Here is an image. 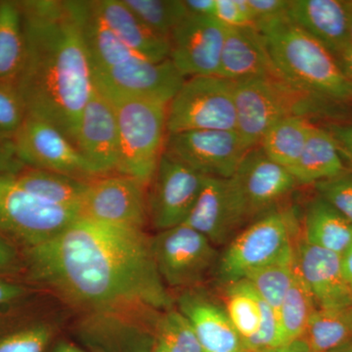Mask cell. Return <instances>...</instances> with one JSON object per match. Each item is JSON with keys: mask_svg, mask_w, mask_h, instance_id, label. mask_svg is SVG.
I'll use <instances>...</instances> for the list:
<instances>
[{"mask_svg": "<svg viewBox=\"0 0 352 352\" xmlns=\"http://www.w3.org/2000/svg\"><path fill=\"white\" fill-rule=\"evenodd\" d=\"M24 259L32 279L85 310L118 314L175 307L144 230L80 215L55 237L25 249Z\"/></svg>", "mask_w": 352, "mask_h": 352, "instance_id": "obj_1", "label": "cell"}, {"mask_svg": "<svg viewBox=\"0 0 352 352\" xmlns=\"http://www.w3.org/2000/svg\"><path fill=\"white\" fill-rule=\"evenodd\" d=\"M25 60L17 85L29 115L50 122L75 144L83 108L94 90L91 65L76 1H18Z\"/></svg>", "mask_w": 352, "mask_h": 352, "instance_id": "obj_2", "label": "cell"}, {"mask_svg": "<svg viewBox=\"0 0 352 352\" xmlns=\"http://www.w3.org/2000/svg\"><path fill=\"white\" fill-rule=\"evenodd\" d=\"M280 75L316 98L352 100V83L335 55L289 19L288 13L258 30Z\"/></svg>", "mask_w": 352, "mask_h": 352, "instance_id": "obj_3", "label": "cell"}, {"mask_svg": "<svg viewBox=\"0 0 352 352\" xmlns=\"http://www.w3.org/2000/svg\"><path fill=\"white\" fill-rule=\"evenodd\" d=\"M300 226L293 208H274L252 221L228 245L217 271L223 285L263 266L296 258Z\"/></svg>", "mask_w": 352, "mask_h": 352, "instance_id": "obj_4", "label": "cell"}, {"mask_svg": "<svg viewBox=\"0 0 352 352\" xmlns=\"http://www.w3.org/2000/svg\"><path fill=\"white\" fill-rule=\"evenodd\" d=\"M120 136L118 175L149 186L168 138V107L159 102L120 97L112 99Z\"/></svg>", "mask_w": 352, "mask_h": 352, "instance_id": "obj_5", "label": "cell"}, {"mask_svg": "<svg viewBox=\"0 0 352 352\" xmlns=\"http://www.w3.org/2000/svg\"><path fill=\"white\" fill-rule=\"evenodd\" d=\"M234 82L237 127L250 148L261 143L265 132L285 118H307L314 112V96L300 91L281 76H264Z\"/></svg>", "mask_w": 352, "mask_h": 352, "instance_id": "obj_6", "label": "cell"}, {"mask_svg": "<svg viewBox=\"0 0 352 352\" xmlns=\"http://www.w3.org/2000/svg\"><path fill=\"white\" fill-rule=\"evenodd\" d=\"M80 217L73 208L36 198L13 175H0V236L25 249L43 244Z\"/></svg>", "mask_w": 352, "mask_h": 352, "instance_id": "obj_7", "label": "cell"}, {"mask_svg": "<svg viewBox=\"0 0 352 352\" xmlns=\"http://www.w3.org/2000/svg\"><path fill=\"white\" fill-rule=\"evenodd\" d=\"M234 82L220 76L185 80L168 104V133L192 131H236Z\"/></svg>", "mask_w": 352, "mask_h": 352, "instance_id": "obj_8", "label": "cell"}, {"mask_svg": "<svg viewBox=\"0 0 352 352\" xmlns=\"http://www.w3.org/2000/svg\"><path fill=\"white\" fill-rule=\"evenodd\" d=\"M151 243L166 288H198L219 263L214 245L187 224L160 231L151 237Z\"/></svg>", "mask_w": 352, "mask_h": 352, "instance_id": "obj_9", "label": "cell"}, {"mask_svg": "<svg viewBox=\"0 0 352 352\" xmlns=\"http://www.w3.org/2000/svg\"><path fill=\"white\" fill-rule=\"evenodd\" d=\"M13 143L18 159L28 168L53 171L85 182L104 176L63 132L29 113Z\"/></svg>", "mask_w": 352, "mask_h": 352, "instance_id": "obj_10", "label": "cell"}, {"mask_svg": "<svg viewBox=\"0 0 352 352\" xmlns=\"http://www.w3.org/2000/svg\"><path fill=\"white\" fill-rule=\"evenodd\" d=\"M94 87L109 100L120 97L168 105L184 78L170 59L155 62L136 56L112 68L92 72Z\"/></svg>", "mask_w": 352, "mask_h": 352, "instance_id": "obj_11", "label": "cell"}, {"mask_svg": "<svg viewBox=\"0 0 352 352\" xmlns=\"http://www.w3.org/2000/svg\"><path fill=\"white\" fill-rule=\"evenodd\" d=\"M252 222L233 176H205L200 194L184 224L195 229L217 247L228 245Z\"/></svg>", "mask_w": 352, "mask_h": 352, "instance_id": "obj_12", "label": "cell"}, {"mask_svg": "<svg viewBox=\"0 0 352 352\" xmlns=\"http://www.w3.org/2000/svg\"><path fill=\"white\" fill-rule=\"evenodd\" d=\"M148 187L122 175H109L88 183L80 217L109 226L144 230L149 222Z\"/></svg>", "mask_w": 352, "mask_h": 352, "instance_id": "obj_13", "label": "cell"}, {"mask_svg": "<svg viewBox=\"0 0 352 352\" xmlns=\"http://www.w3.org/2000/svg\"><path fill=\"white\" fill-rule=\"evenodd\" d=\"M204 179L205 176L164 153L147 190L149 222L157 232L186 221Z\"/></svg>", "mask_w": 352, "mask_h": 352, "instance_id": "obj_14", "label": "cell"}, {"mask_svg": "<svg viewBox=\"0 0 352 352\" xmlns=\"http://www.w3.org/2000/svg\"><path fill=\"white\" fill-rule=\"evenodd\" d=\"M251 149L237 131H192L168 134L164 152L201 175L230 178Z\"/></svg>", "mask_w": 352, "mask_h": 352, "instance_id": "obj_15", "label": "cell"}, {"mask_svg": "<svg viewBox=\"0 0 352 352\" xmlns=\"http://www.w3.org/2000/svg\"><path fill=\"white\" fill-rule=\"evenodd\" d=\"M226 28L214 18L189 15L170 36V60L184 78L219 75Z\"/></svg>", "mask_w": 352, "mask_h": 352, "instance_id": "obj_16", "label": "cell"}, {"mask_svg": "<svg viewBox=\"0 0 352 352\" xmlns=\"http://www.w3.org/2000/svg\"><path fill=\"white\" fill-rule=\"evenodd\" d=\"M75 145L101 175L117 173L120 136L115 110L95 87L80 116Z\"/></svg>", "mask_w": 352, "mask_h": 352, "instance_id": "obj_17", "label": "cell"}, {"mask_svg": "<svg viewBox=\"0 0 352 352\" xmlns=\"http://www.w3.org/2000/svg\"><path fill=\"white\" fill-rule=\"evenodd\" d=\"M233 177L252 221L276 208L298 185L293 175L266 156L259 146L248 152Z\"/></svg>", "mask_w": 352, "mask_h": 352, "instance_id": "obj_18", "label": "cell"}, {"mask_svg": "<svg viewBox=\"0 0 352 352\" xmlns=\"http://www.w3.org/2000/svg\"><path fill=\"white\" fill-rule=\"evenodd\" d=\"M296 265L318 308L352 305V289L342 273L340 254L303 240L296 247Z\"/></svg>", "mask_w": 352, "mask_h": 352, "instance_id": "obj_19", "label": "cell"}, {"mask_svg": "<svg viewBox=\"0 0 352 352\" xmlns=\"http://www.w3.org/2000/svg\"><path fill=\"white\" fill-rule=\"evenodd\" d=\"M177 309L190 322L204 352H243L242 339L224 307L197 288L183 289Z\"/></svg>", "mask_w": 352, "mask_h": 352, "instance_id": "obj_20", "label": "cell"}, {"mask_svg": "<svg viewBox=\"0 0 352 352\" xmlns=\"http://www.w3.org/2000/svg\"><path fill=\"white\" fill-rule=\"evenodd\" d=\"M273 75L281 76L271 59L263 34L252 25L226 28L217 76L239 82Z\"/></svg>", "mask_w": 352, "mask_h": 352, "instance_id": "obj_21", "label": "cell"}, {"mask_svg": "<svg viewBox=\"0 0 352 352\" xmlns=\"http://www.w3.org/2000/svg\"><path fill=\"white\" fill-rule=\"evenodd\" d=\"M289 19L323 44L336 58L349 44L347 1L342 0H289Z\"/></svg>", "mask_w": 352, "mask_h": 352, "instance_id": "obj_22", "label": "cell"}, {"mask_svg": "<svg viewBox=\"0 0 352 352\" xmlns=\"http://www.w3.org/2000/svg\"><path fill=\"white\" fill-rule=\"evenodd\" d=\"M94 4L102 20L132 52L155 62L170 59V38L148 28L124 0H97Z\"/></svg>", "mask_w": 352, "mask_h": 352, "instance_id": "obj_23", "label": "cell"}, {"mask_svg": "<svg viewBox=\"0 0 352 352\" xmlns=\"http://www.w3.org/2000/svg\"><path fill=\"white\" fill-rule=\"evenodd\" d=\"M76 11L92 72L112 68L138 56L102 20L94 1H76Z\"/></svg>", "mask_w": 352, "mask_h": 352, "instance_id": "obj_24", "label": "cell"}, {"mask_svg": "<svg viewBox=\"0 0 352 352\" xmlns=\"http://www.w3.org/2000/svg\"><path fill=\"white\" fill-rule=\"evenodd\" d=\"M289 171L298 184H316L342 175L346 168L330 133L314 126L300 159Z\"/></svg>", "mask_w": 352, "mask_h": 352, "instance_id": "obj_25", "label": "cell"}, {"mask_svg": "<svg viewBox=\"0 0 352 352\" xmlns=\"http://www.w3.org/2000/svg\"><path fill=\"white\" fill-rule=\"evenodd\" d=\"M303 234L308 244L342 256L352 243V223L318 197L305 210Z\"/></svg>", "mask_w": 352, "mask_h": 352, "instance_id": "obj_26", "label": "cell"}, {"mask_svg": "<svg viewBox=\"0 0 352 352\" xmlns=\"http://www.w3.org/2000/svg\"><path fill=\"white\" fill-rule=\"evenodd\" d=\"M25 191L51 205L73 208L80 212L88 183L71 176L25 166L13 175Z\"/></svg>", "mask_w": 352, "mask_h": 352, "instance_id": "obj_27", "label": "cell"}, {"mask_svg": "<svg viewBox=\"0 0 352 352\" xmlns=\"http://www.w3.org/2000/svg\"><path fill=\"white\" fill-rule=\"evenodd\" d=\"M25 36L18 1L0 0V80L17 83L24 68Z\"/></svg>", "mask_w": 352, "mask_h": 352, "instance_id": "obj_28", "label": "cell"}, {"mask_svg": "<svg viewBox=\"0 0 352 352\" xmlns=\"http://www.w3.org/2000/svg\"><path fill=\"white\" fill-rule=\"evenodd\" d=\"M314 126L308 118H285L265 132L258 146L266 156L289 170L300 159Z\"/></svg>", "mask_w": 352, "mask_h": 352, "instance_id": "obj_29", "label": "cell"}, {"mask_svg": "<svg viewBox=\"0 0 352 352\" xmlns=\"http://www.w3.org/2000/svg\"><path fill=\"white\" fill-rule=\"evenodd\" d=\"M302 338L312 352H329L352 342V305L316 308Z\"/></svg>", "mask_w": 352, "mask_h": 352, "instance_id": "obj_30", "label": "cell"}, {"mask_svg": "<svg viewBox=\"0 0 352 352\" xmlns=\"http://www.w3.org/2000/svg\"><path fill=\"white\" fill-rule=\"evenodd\" d=\"M226 314L231 323L245 340L258 332L263 321V300L245 279L226 285Z\"/></svg>", "mask_w": 352, "mask_h": 352, "instance_id": "obj_31", "label": "cell"}, {"mask_svg": "<svg viewBox=\"0 0 352 352\" xmlns=\"http://www.w3.org/2000/svg\"><path fill=\"white\" fill-rule=\"evenodd\" d=\"M315 305L314 296L296 268L293 283L277 314L281 346L302 337L316 309Z\"/></svg>", "mask_w": 352, "mask_h": 352, "instance_id": "obj_32", "label": "cell"}, {"mask_svg": "<svg viewBox=\"0 0 352 352\" xmlns=\"http://www.w3.org/2000/svg\"><path fill=\"white\" fill-rule=\"evenodd\" d=\"M296 268V258L278 261L251 271L244 279L250 282L259 298L277 314L293 283Z\"/></svg>", "mask_w": 352, "mask_h": 352, "instance_id": "obj_33", "label": "cell"}, {"mask_svg": "<svg viewBox=\"0 0 352 352\" xmlns=\"http://www.w3.org/2000/svg\"><path fill=\"white\" fill-rule=\"evenodd\" d=\"M148 28L170 38L171 32L189 15L179 0H124Z\"/></svg>", "mask_w": 352, "mask_h": 352, "instance_id": "obj_34", "label": "cell"}, {"mask_svg": "<svg viewBox=\"0 0 352 352\" xmlns=\"http://www.w3.org/2000/svg\"><path fill=\"white\" fill-rule=\"evenodd\" d=\"M155 340L168 352H204L188 319L176 307L161 312Z\"/></svg>", "mask_w": 352, "mask_h": 352, "instance_id": "obj_35", "label": "cell"}, {"mask_svg": "<svg viewBox=\"0 0 352 352\" xmlns=\"http://www.w3.org/2000/svg\"><path fill=\"white\" fill-rule=\"evenodd\" d=\"M53 330L43 322H31L0 330V352H45Z\"/></svg>", "mask_w": 352, "mask_h": 352, "instance_id": "obj_36", "label": "cell"}, {"mask_svg": "<svg viewBox=\"0 0 352 352\" xmlns=\"http://www.w3.org/2000/svg\"><path fill=\"white\" fill-rule=\"evenodd\" d=\"M27 115L17 85L0 80V140L13 141Z\"/></svg>", "mask_w": 352, "mask_h": 352, "instance_id": "obj_37", "label": "cell"}, {"mask_svg": "<svg viewBox=\"0 0 352 352\" xmlns=\"http://www.w3.org/2000/svg\"><path fill=\"white\" fill-rule=\"evenodd\" d=\"M319 197L330 204L352 223V173H342L337 177L316 183Z\"/></svg>", "mask_w": 352, "mask_h": 352, "instance_id": "obj_38", "label": "cell"}, {"mask_svg": "<svg viewBox=\"0 0 352 352\" xmlns=\"http://www.w3.org/2000/svg\"><path fill=\"white\" fill-rule=\"evenodd\" d=\"M214 18L226 28L254 27L247 0H215Z\"/></svg>", "mask_w": 352, "mask_h": 352, "instance_id": "obj_39", "label": "cell"}, {"mask_svg": "<svg viewBox=\"0 0 352 352\" xmlns=\"http://www.w3.org/2000/svg\"><path fill=\"white\" fill-rule=\"evenodd\" d=\"M289 0H247L252 25L261 29L288 13Z\"/></svg>", "mask_w": 352, "mask_h": 352, "instance_id": "obj_40", "label": "cell"}, {"mask_svg": "<svg viewBox=\"0 0 352 352\" xmlns=\"http://www.w3.org/2000/svg\"><path fill=\"white\" fill-rule=\"evenodd\" d=\"M324 129L332 136L344 164L352 168V122L330 124Z\"/></svg>", "mask_w": 352, "mask_h": 352, "instance_id": "obj_41", "label": "cell"}, {"mask_svg": "<svg viewBox=\"0 0 352 352\" xmlns=\"http://www.w3.org/2000/svg\"><path fill=\"white\" fill-rule=\"evenodd\" d=\"M29 295V289L22 284L0 277V310L22 302Z\"/></svg>", "mask_w": 352, "mask_h": 352, "instance_id": "obj_42", "label": "cell"}, {"mask_svg": "<svg viewBox=\"0 0 352 352\" xmlns=\"http://www.w3.org/2000/svg\"><path fill=\"white\" fill-rule=\"evenodd\" d=\"M24 168L16 155L13 141L0 140V175H16Z\"/></svg>", "mask_w": 352, "mask_h": 352, "instance_id": "obj_43", "label": "cell"}, {"mask_svg": "<svg viewBox=\"0 0 352 352\" xmlns=\"http://www.w3.org/2000/svg\"><path fill=\"white\" fill-rule=\"evenodd\" d=\"M19 263V254L12 243L0 236V272L13 271Z\"/></svg>", "mask_w": 352, "mask_h": 352, "instance_id": "obj_44", "label": "cell"}, {"mask_svg": "<svg viewBox=\"0 0 352 352\" xmlns=\"http://www.w3.org/2000/svg\"><path fill=\"white\" fill-rule=\"evenodd\" d=\"M184 4L190 15L214 18L215 0H185Z\"/></svg>", "mask_w": 352, "mask_h": 352, "instance_id": "obj_45", "label": "cell"}, {"mask_svg": "<svg viewBox=\"0 0 352 352\" xmlns=\"http://www.w3.org/2000/svg\"><path fill=\"white\" fill-rule=\"evenodd\" d=\"M275 352H312L302 338L292 340L275 349Z\"/></svg>", "mask_w": 352, "mask_h": 352, "instance_id": "obj_46", "label": "cell"}, {"mask_svg": "<svg viewBox=\"0 0 352 352\" xmlns=\"http://www.w3.org/2000/svg\"><path fill=\"white\" fill-rule=\"evenodd\" d=\"M340 66L342 67L344 75L347 76L352 83V48H347L344 52L337 56Z\"/></svg>", "mask_w": 352, "mask_h": 352, "instance_id": "obj_47", "label": "cell"}, {"mask_svg": "<svg viewBox=\"0 0 352 352\" xmlns=\"http://www.w3.org/2000/svg\"><path fill=\"white\" fill-rule=\"evenodd\" d=\"M342 270L344 276L349 283L352 282V243L349 245L346 252L340 256Z\"/></svg>", "mask_w": 352, "mask_h": 352, "instance_id": "obj_48", "label": "cell"}, {"mask_svg": "<svg viewBox=\"0 0 352 352\" xmlns=\"http://www.w3.org/2000/svg\"><path fill=\"white\" fill-rule=\"evenodd\" d=\"M55 352H85L82 351V349H78V347L73 346V344H66V342H63V344H60L59 346L56 347L55 349Z\"/></svg>", "mask_w": 352, "mask_h": 352, "instance_id": "obj_49", "label": "cell"}, {"mask_svg": "<svg viewBox=\"0 0 352 352\" xmlns=\"http://www.w3.org/2000/svg\"><path fill=\"white\" fill-rule=\"evenodd\" d=\"M347 7H349V44L352 48V0L347 1Z\"/></svg>", "mask_w": 352, "mask_h": 352, "instance_id": "obj_50", "label": "cell"}, {"mask_svg": "<svg viewBox=\"0 0 352 352\" xmlns=\"http://www.w3.org/2000/svg\"><path fill=\"white\" fill-rule=\"evenodd\" d=\"M329 352H352V342H347L344 346L337 347V349Z\"/></svg>", "mask_w": 352, "mask_h": 352, "instance_id": "obj_51", "label": "cell"}, {"mask_svg": "<svg viewBox=\"0 0 352 352\" xmlns=\"http://www.w3.org/2000/svg\"><path fill=\"white\" fill-rule=\"evenodd\" d=\"M152 352H168L164 349V347L162 346L160 342H157V340H155L154 346H153Z\"/></svg>", "mask_w": 352, "mask_h": 352, "instance_id": "obj_52", "label": "cell"}, {"mask_svg": "<svg viewBox=\"0 0 352 352\" xmlns=\"http://www.w3.org/2000/svg\"><path fill=\"white\" fill-rule=\"evenodd\" d=\"M243 352H275V351H244Z\"/></svg>", "mask_w": 352, "mask_h": 352, "instance_id": "obj_53", "label": "cell"}, {"mask_svg": "<svg viewBox=\"0 0 352 352\" xmlns=\"http://www.w3.org/2000/svg\"><path fill=\"white\" fill-rule=\"evenodd\" d=\"M351 289H352V282H351Z\"/></svg>", "mask_w": 352, "mask_h": 352, "instance_id": "obj_54", "label": "cell"}]
</instances>
